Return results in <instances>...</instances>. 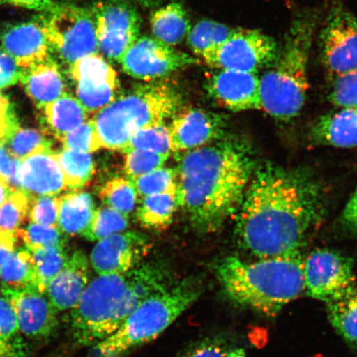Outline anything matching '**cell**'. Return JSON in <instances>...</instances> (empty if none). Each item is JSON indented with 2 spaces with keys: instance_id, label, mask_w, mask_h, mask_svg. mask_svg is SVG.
Listing matches in <instances>:
<instances>
[{
  "instance_id": "ba28073f",
  "label": "cell",
  "mask_w": 357,
  "mask_h": 357,
  "mask_svg": "<svg viewBox=\"0 0 357 357\" xmlns=\"http://www.w3.org/2000/svg\"><path fill=\"white\" fill-rule=\"evenodd\" d=\"M39 17L51 48L70 66L82 58L97 53L96 17L87 8L57 6Z\"/></svg>"
},
{
  "instance_id": "c3c4849f",
  "label": "cell",
  "mask_w": 357,
  "mask_h": 357,
  "mask_svg": "<svg viewBox=\"0 0 357 357\" xmlns=\"http://www.w3.org/2000/svg\"><path fill=\"white\" fill-rule=\"evenodd\" d=\"M0 4H10L43 13L50 12L57 6L52 0H0Z\"/></svg>"
},
{
  "instance_id": "bcb514c9",
  "label": "cell",
  "mask_w": 357,
  "mask_h": 357,
  "mask_svg": "<svg viewBox=\"0 0 357 357\" xmlns=\"http://www.w3.org/2000/svg\"><path fill=\"white\" fill-rule=\"evenodd\" d=\"M19 323L11 303L6 297L0 296V339L10 341L19 337Z\"/></svg>"
},
{
  "instance_id": "7a4b0ae2",
  "label": "cell",
  "mask_w": 357,
  "mask_h": 357,
  "mask_svg": "<svg viewBox=\"0 0 357 357\" xmlns=\"http://www.w3.org/2000/svg\"><path fill=\"white\" fill-rule=\"evenodd\" d=\"M253 167L247 146L234 139L185 153L177 169L178 200L198 233H213L238 211Z\"/></svg>"
},
{
  "instance_id": "ab89813d",
  "label": "cell",
  "mask_w": 357,
  "mask_h": 357,
  "mask_svg": "<svg viewBox=\"0 0 357 357\" xmlns=\"http://www.w3.org/2000/svg\"><path fill=\"white\" fill-rule=\"evenodd\" d=\"M178 357H245V351L225 338L212 337L195 343Z\"/></svg>"
},
{
  "instance_id": "9a60e30c",
  "label": "cell",
  "mask_w": 357,
  "mask_h": 357,
  "mask_svg": "<svg viewBox=\"0 0 357 357\" xmlns=\"http://www.w3.org/2000/svg\"><path fill=\"white\" fill-rule=\"evenodd\" d=\"M150 245L145 236L123 231L99 241L92 250L91 263L99 275L125 274L142 264Z\"/></svg>"
},
{
  "instance_id": "cb8c5ba5",
  "label": "cell",
  "mask_w": 357,
  "mask_h": 357,
  "mask_svg": "<svg viewBox=\"0 0 357 357\" xmlns=\"http://www.w3.org/2000/svg\"><path fill=\"white\" fill-rule=\"evenodd\" d=\"M43 110L49 130L60 141L89 119V114L77 98L67 93Z\"/></svg>"
},
{
  "instance_id": "9f6ffc18",
  "label": "cell",
  "mask_w": 357,
  "mask_h": 357,
  "mask_svg": "<svg viewBox=\"0 0 357 357\" xmlns=\"http://www.w3.org/2000/svg\"><path fill=\"white\" fill-rule=\"evenodd\" d=\"M139 1L144 3H151V2L154 1V0H139Z\"/></svg>"
},
{
  "instance_id": "6da1fadb",
  "label": "cell",
  "mask_w": 357,
  "mask_h": 357,
  "mask_svg": "<svg viewBox=\"0 0 357 357\" xmlns=\"http://www.w3.org/2000/svg\"><path fill=\"white\" fill-rule=\"evenodd\" d=\"M238 211L236 233L245 250L261 259L298 256L322 217L323 194L305 172L266 165Z\"/></svg>"
},
{
  "instance_id": "2e32d148",
  "label": "cell",
  "mask_w": 357,
  "mask_h": 357,
  "mask_svg": "<svg viewBox=\"0 0 357 357\" xmlns=\"http://www.w3.org/2000/svg\"><path fill=\"white\" fill-rule=\"evenodd\" d=\"M0 291L15 310L20 333L33 339L47 338L54 333L58 325V311L46 294L4 285Z\"/></svg>"
},
{
  "instance_id": "4316f807",
  "label": "cell",
  "mask_w": 357,
  "mask_h": 357,
  "mask_svg": "<svg viewBox=\"0 0 357 357\" xmlns=\"http://www.w3.org/2000/svg\"><path fill=\"white\" fill-rule=\"evenodd\" d=\"M2 285L16 289H35L46 294L38 275L32 253L29 249L13 252L0 266Z\"/></svg>"
},
{
  "instance_id": "8992f818",
  "label": "cell",
  "mask_w": 357,
  "mask_h": 357,
  "mask_svg": "<svg viewBox=\"0 0 357 357\" xmlns=\"http://www.w3.org/2000/svg\"><path fill=\"white\" fill-rule=\"evenodd\" d=\"M181 102V93L166 82H150L132 88L91 119L101 147L122 153L134 132L173 118Z\"/></svg>"
},
{
  "instance_id": "74e56055",
  "label": "cell",
  "mask_w": 357,
  "mask_h": 357,
  "mask_svg": "<svg viewBox=\"0 0 357 357\" xmlns=\"http://www.w3.org/2000/svg\"><path fill=\"white\" fill-rule=\"evenodd\" d=\"M177 169L160 168L133 181L137 195L142 199L147 196L165 193L177 187Z\"/></svg>"
},
{
  "instance_id": "603a6c76",
  "label": "cell",
  "mask_w": 357,
  "mask_h": 357,
  "mask_svg": "<svg viewBox=\"0 0 357 357\" xmlns=\"http://www.w3.org/2000/svg\"><path fill=\"white\" fill-rule=\"evenodd\" d=\"M312 139L336 147L357 146V109L342 108L321 118L312 130Z\"/></svg>"
},
{
  "instance_id": "f546056e",
  "label": "cell",
  "mask_w": 357,
  "mask_h": 357,
  "mask_svg": "<svg viewBox=\"0 0 357 357\" xmlns=\"http://www.w3.org/2000/svg\"><path fill=\"white\" fill-rule=\"evenodd\" d=\"M178 207L180 200L177 185L176 189L142 199L137 209V220L147 229H165L172 222Z\"/></svg>"
},
{
  "instance_id": "f35d334b",
  "label": "cell",
  "mask_w": 357,
  "mask_h": 357,
  "mask_svg": "<svg viewBox=\"0 0 357 357\" xmlns=\"http://www.w3.org/2000/svg\"><path fill=\"white\" fill-rule=\"evenodd\" d=\"M124 173L131 181L138 177L162 168L169 155L133 150L125 153Z\"/></svg>"
},
{
  "instance_id": "681fc988",
  "label": "cell",
  "mask_w": 357,
  "mask_h": 357,
  "mask_svg": "<svg viewBox=\"0 0 357 357\" xmlns=\"http://www.w3.org/2000/svg\"><path fill=\"white\" fill-rule=\"evenodd\" d=\"M26 346L19 336L10 341L0 339V357H25Z\"/></svg>"
},
{
  "instance_id": "d6a6232c",
  "label": "cell",
  "mask_w": 357,
  "mask_h": 357,
  "mask_svg": "<svg viewBox=\"0 0 357 357\" xmlns=\"http://www.w3.org/2000/svg\"><path fill=\"white\" fill-rule=\"evenodd\" d=\"M2 142L10 153L24 160L29 156L51 150L52 142L35 129L21 128L19 125L7 134Z\"/></svg>"
},
{
  "instance_id": "7bdbcfd3",
  "label": "cell",
  "mask_w": 357,
  "mask_h": 357,
  "mask_svg": "<svg viewBox=\"0 0 357 357\" xmlns=\"http://www.w3.org/2000/svg\"><path fill=\"white\" fill-rule=\"evenodd\" d=\"M61 142L64 149L78 153H91L101 149L100 137L91 119L67 134Z\"/></svg>"
},
{
  "instance_id": "7c38bea8",
  "label": "cell",
  "mask_w": 357,
  "mask_h": 357,
  "mask_svg": "<svg viewBox=\"0 0 357 357\" xmlns=\"http://www.w3.org/2000/svg\"><path fill=\"white\" fill-rule=\"evenodd\" d=\"M320 43L323 63L332 79L357 70V19L344 7L330 11Z\"/></svg>"
},
{
  "instance_id": "52a82bcc",
  "label": "cell",
  "mask_w": 357,
  "mask_h": 357,
  "mask_svg": "<svg viewBox=\"0 0 357 357\" xmlns=\"http://www.w3.org/2000/svg\"><path fill=\"white\" fill-rule=\"evenodd\" d=\"M202 292V284L198 281H176L147 298L117 331L91 347L86 357H123L136 347L153 341L197 301Z\"/></svg>"
},
{
  "instance_id": "f907efd6",
  "label": "cell",
  "mask_w": 357,
  "mask_h": 357,
  "mask_svg": "<svg viewBox=\"0 0 357 357\" xmlns=\"http://www.w3.org/2000/svg\"><path fill=\"white\" fill-rule=\"evenodd\" d=\"M343 220L351 231L357 234V188L347 204L344 213H343Z\"/></svg>"
},
{
  "instance_id": "ee69618b",
  "label": "cell",
  "mask_w": 357,
  "mask_h": 357,
  "mask_svg": "<svg viewBox=\"0 0 357 357\" xmlns=\"http://www.w3.org/2000/svg\"><path fill=\"white\" fill-rule=\"evenodd\" d=\"M333 79L329 100L340 108L357 109V70Z\"/></svg>"
},
{
  "instance_id": "1f68e13d",
  "label": "cell",
  "mask_w": 357,
  "mask_h": 357,
  "mask_svg": "<svg viewBox=\"0 0 357 357\" xmlns=\"http://www.w3.org/2000/svg\"><path fill=\"white\" fill-rule=\"evenodd\" d=\"M56 158L68 188L78 190L91 180L95 163L91 153L64 149L56 153Z\"/></svg>"
},
{
  "instance_id": "7dc6e473",
  "label": "cell",
  "mask_w": 357,
  "mask_h": 357,
  "mask_svg": "<svg viewBox=\"0 0 357 357\" xmlns=\"http://www.w3.org/2000/svg\"><path fill=\"white\" fill-rule=\"evenodd\" d=\"M22 69L0 45V89L13 86L20 82Z\"/></svg>"
},
{
  "instance_id": "83f0119b",
  "label": "cell",
  "mask_w": 357,
  "mask_h": 357,
  "mask_svg": "<svg viewBox=\"0 0 357 357\" xmlns=\"http://www.w3.org/2000/svg\"><path fill=\"white\" fill-rule=\"evenodd\" d=\"M236 29L213 20L199 21L191 29L188 43L194 53L211 66L218 51Z\"/></svg>"
},
{
  "instance_id": "4fadbf2b",
  "label": "cell",
  "mask_w": 357,
  "mask_h": 357,
  "mask_svg": "<svg viewBox=\"0 0 357 357\" xmlns=\"http://www.w3.org/2000/svg\"><path fill=\"white\" fill-rule=\"evenodd\" d=\"M303 281L310 297L327 303L356 284L354 261L331 250H316L303 261Z\"/></svg>"
},
{
  "instance_id": "277c9868",
  "label": "cell",
  "mask_w": 357,
  "mask_h": 357,
  "mask_svg": "<svg viewBox=\"0 0 357 357\" xmlns=\"http://www.w3.org/2000/svg\"><path fill=\"white\" fill-rule=\"evenodd\" d=\"M226 297L241 307L274 317L305 290L301 255L247 262L230 256L215 266Z\"/></svg>"
},
{
  "instance_id": "3957f363",
  "label": "cell",
  "mask_w": 357,
  "mask_h": 357,
  "mask_svg": "<svg viewBox=\"0 0 357 357\" xmlns=\"http://www.w3.org/2000/svg\"><path fill=\"white\" fill-rule=\"evenodd\" d=\"M175 282L156 263H142L120 275H99L87 285L70 312V332L82 347H93L117 331L147 298Z\"/></svg>"
},
{
  "instance_id": "11a10c76",
  "label": "cell",
  "mask_w": 357,
  "mask_h": 357,
  "mask_svg": "<svg viewBox=\"0 0 357 357\" xmlns=\"http://www.w3.org/2000/svg\"><path fill=\"white\" fill-rule=\"evenodd\" d=\"M17 123L10 125H1V126H0V141H1L13 128L17 126Z\"/></svg>"
},
{
  "instance_id": "7402d4cb",
  "label": "cell",
  "mask_w": 357,
  "mask_h": 357,
  "mask_svg": "<svg viewBox=\"0 0 357 357\" xmlns=\"http://www.w3.org/2000/svg\"><path fill=\"white\" fill-rule=\"evenodd\" d=\"M20 82L26 95L40 109L66 93L63 77L51 57L22 70Z\"/></svg>"
},
{
  "instance_id": "816d5d0a",
  "label": "cell",
  "mask_w": 357,
  "mask_h": 357,
  "mask_svg": "<svg viewBox=\"0 0 357 357\" xmlns=\"http://www.w3.org/2000/svg\"><path fill=\"white\" fill-rule=\"evenodd\" d=\"M16 123L17 119L13 106L7 98L0 93V126Z\"/></svg>"
},
{
  "instance_id": "f5cc1de1",
  "label": "cell",
  "mask_w": 357,
  "mask_h": 357,
  "mask_svg": "<svg viewBox=\"0 0 357 357\" xmlns=\"http://www.w3.org/2000/svg\"><path fill=\"white\" fill-rule=\"evenodd\" d=\"M16 190L7 185L6 183L0 181V205L6 202Z\"/></svg>"
},
{
  "instance_id": "60d3db41",
  "label": "cell",
  "mask_w": 357,
  "mask_h": 357,
  "mask_svg": "<svg viewBox=\"0 0 357 357\" xmlns=\"http://www.w3.org/2000/svg\"><path fill=\"white\" fill-rule=\"evenodd\" d=\"M61 199L54 195L31 196L29 218L37 225L58 227Z\"/></svg>"
},
{
  "instance_id": "db71d44e",
  "label": "cell",
  "mask_w": 357,
  "mask_h": 357,
  "mask_svg": "<svg viewBox=\"0 0 357 357\" xmlns=\"http://www.w3.org/2000/svg\"><path fill=\"white\" fill-rule=\"evenodd\" d=\"M15 250H13L10 248L7 247L0 243V266H1L8 257L11 256V254L15 252Z\"/></svg>"
},
{
  "instance_id": "6f0895ef",
  "label": "cell",
  "mask_w": 357,
  "mask_h": 357,
  "mask_svg": "<svg viewBox=\"0 0 357 357\" xmlns=\"http://www.w3.org/2000/svg\"><path fill=\"white\" fill-rule=\"evenodd\" d=\"M45 357H48V356H45ZM52 357H53V356H52ZM56 357H60V356H56Z\"/></svg>"
},
{
  "instance_id": "ac0fdd59",
  "label": "cell",
  "mask_w": 357,
  "mask_h": 357,
  "mask_svg": "<svg viewBox=\"0 0 357 357\" xmlns=\"http://www.w3.org/2000/svg\"><path fill=\"white\" fill-rule=\"evenodd\" d=\"M260 77L257 74L218 70L207 83V91L218 105L234 112L260 109Z\"/></svg>"
},
{
  "instance_id": "8d00e7d4",
  "label": "cell",
  "mask_w": 357,
  "mask_h": 357,
  "mask_svg": "<svg viewBox=\"0 0 357 357\" xmlns=\"http://www.w3.org/2000/svg\"><path fill=\"white\" fill-rule=\"evenodd\" d=\"M30 251V250H29ZM34 259L40 282L45 292L51 280L55 278L69 258L65 250V245H49L34 250H31Z\"/></svg>"
},
{
  "instance_id": "9c48e42d",
  "label": "cell",
  "mask_w": 357,
  "mask_h": 357,
  "mask_svg": "<svg viewBox=\"0 0 357 357\" xmlns=\"http://www.w3.org/2000/svg\"><path fill=\"white\" fill-rule=\"evenodd\" d=\"M95 17L99 50L119 63L140 38L139 13L127 0H106L96 6Z\"/></svg>"
},
{
  "instance_id": "8fae6325",
  "label": "cell",
  "mask_w": 357,
  "mask_h": 357,
  "mask_svg": "<svg viewBox=\"0 0 357 357\" xmlns=\"http://www.w3.org/2000/svg\"><path fill=\"white\" fill-rule=\"evenodd\" d=\"M119 63L131 77L151 82L193 66L197 60L154 37L144 36L125 53Z\"/></svg>"
},
{
  "instance_id": "f1b7e54d",
  "label": "cell",
  "mask_w": 357,
  "mask_h": 357,
  "mask_svg": "<svg viewBox=\"0 0 357 357\" xmlns=\"http://www.w3.org/2000/svg\"><path fill=\"white\" fill-rule=\"evenodd\" d=\"M330 323L351 345L357 346V285L326 303Z\"/></svg>"
},
{
  "instance_id": "4dcf8cb0",
  "label": "cell",
  "mask_w": 357,
  "mask_h": 357,
  "mask_svg": "<svg viewBox=\"0 0 357 357\" xmlns=\"http://www.w3.org/2000/svg\"><path fill=\"white\" fill-rule=\"evenodd\" d=\"M31 196L17 190L0 205V243L15 250L20 226L29 216Z\"/></svg>"
},
{
  "instance_id": "e0dca14e",
  "label": "cell",
  "mask_w": 357,
  "mask_h": 357,
  "mask_svg": "<svg viewBox=\"0 0 357 357\" xmlns=\"http://www.w3.org/2000/svg\"><path fill=\"white\" fill-rule=\"evenodd\" d=\"M225 128L220 116L211 112L198 109L178 111L169 127L172 151L187 153L220 140L225 135Z\"/></svg>"
},
{
  "instance_id": "836d02e7",
  "label": "cell",
  "mask_w": 357,
  "mask_h": 357,
  "mask_svg": "<svg viewBox=\"0 0 357 357\" xmlns=\"http://www.w3.org/2000/svg\"><path fill=\"white\" fill-rule=\"evenodd\" d=\"M100 197L107 207L128 216L136 207L138 195L129 178L115 177L101 187Z\"/></svg>"
},
{
  "instance_id": "5bb4252c",
  "label": "cell",
  "mask_w": 357,
  "mask_h": 357,
  "mask_svg": "<svg viewBox=\"0 0 357 357\" xmlns=\"http://www.w3.org/2000/svg\"><path fill=\"white\" fill-rule=\"evenodd\" d=\"M77 82V100L89 114H96L118 98L117 71L99 53L82 58L70 66Z\"/></svg>"
},
{
  "instance_id": "484cf974",
  "label": "cell",
  "mask_w": 357,
  "mask_h": 357,
  "mask_svg": "<svg viewBox=\"0 0 357 357\" xmlns=\"http://www.w3.org/2000/svg\"><path fill=\"white\" fill-rule=\"evenodd\" d=\"M59 227L66 235L84 233L95 213V203L86 192L75 191L60 197Z\"/></svg>"
},
{
  "instance_id": "d590c367",
  "label": "cell",
  "mask_w": 357,
  "mask_h": 357,
  "mask_svg": "<svg viewBox=\"0 0 357 357\" xmlns=\"http://www.w3.org/2000/svg\"><path fill=\"white\" fill-rule=\"evenodd\" d=\"M128 216L109 207L96 209L92 220L83 234L84 238L96 242L123 233L128 227Z\"/></svg>"
},
{
  "instance_id": "44dd1931",
  "label": "cell",
  "mask_w": 357,
  "mask_h": 357,
  "mask_svg": "<svg viewBox=\"0 0 357 357\" xmlns=\"http://www.w3.org/2000/svg\"><path fill=\"white\" fill-rule=\"evenodd\" d=\"M89 284V261L82 251L75 252L47 285L46 294L57 311L77 306Z\"/></svg>"
},
{
  "instance_id": "ffe728a7",
  "label": "cell",
  "mask_w": 357,
  "mask_h": 357,
  "mask_svg": "<svg viewBox=\"0 0 357 357\" xmlns=\"http://www.w3.org/2000/svg\"><path fill=\"white\" fill-rule=\"evenodd\" d=\"M1 46L22 70L50 58V44L38 22L11 26L1 35Z\"/></svg>"
},
{
  "instance_id": "5b68a950",
  "label": "cell",
  "mask_w": 357,
  "mask_h": 357,
  "mask_svg": "<svg viewBox=\"0 0 357 357\" xmlns=\"http://www.w3.org/2000/svg\"><path fill=\"white\" fill-rule=\"evenodd\" d=\"M317 17L298 15L284 36L278 60L260 77V109L271 117L289 120L301 113L306 100L309 80L307 65Z\"/></svg>"
},
{
  "instance_id": "f6af8a7d",
  "label": "cell",
  "mask_w": 357,
  "mask_h": 357,
  "mask_svg": "<svg viewBox=\"0 0 357 357\" xmlns=\"http://www.w3.org/2000/svg\"><path fill=\"white\" fill-rule=\"evenodd\" d=\"M22 160L13 158L0 141V181L15 190H20L19 173Z\"/></svg>"
},
{
  "instance_id": "e575fe53",
  "label": "cell",
  "mask_w": 357,
  "mask_h": 357,
  "mask_svg": "<svg viewBox=\"0 0 357 357\" xmlns=\"http://www.w3.org/2000/svg\"><path fill=\"white\" fill-rule=\"evenodd\" d=\"M133 150L169 155L172 151L169 127L164 123L151 125L134 132L122 153Z\"/></svg>"
},
{
  "instance_id": "d6986e66",
  "label": "cell",
  "mask_w": 357,
  "mask_h": 357,
  "mask_svg": "<svg viewBox=\"0 0 357 357\" xmlns=\"http://www.w3.org/2000/svg\"><path fill=\"white\" fill-rule=\"evenodd\" d=\"M19 182L20 190L30 196L55 195L68 189L56 153L52 150L22 160Z\"/></svg>"
},
{
  "instance_id": "30bf717a",
  "label": "cell",
  "mask_w": 357,
  "mask_h": 357,
  "mask_svg": "<svg viewBox=\"0 0 357 357\" xmlns=\"http://www.w3.org/2000/svg\"><path fill=\"white\" fill-rule=\"evenodd\" d=\"M280 47L275 40L258 30L236 29L218 51L211 67L257 74L273 65Z\"/></svg>"
},
{
  "instance_id": "b9f144b4",
  "label": "cell",
  "mask_w": 357,
  "mask_h": 357,
  "mask_svg": "<svg viewBox=\"0 0 357 357\" xmlns=\"http://www.w3.org/2000/svg\"><path fill=\"white\" fill-rule=\"evenodd\" d=\"M19 238L24 241L26 249L34 250L49 245H59L66 244L64 234L58 229L37 225L32 222L24 229H20Z\"/></svg>"
},
{
  "instance_id": "d4e9b609",
  "label": "cell",
  "mask_w": 357,
  "mask_h": 357,
  "mask_svg": "<svg viewBox=\"0 0 357 357\" xmlns=\"http://www.w3.org/2000/svg\"><path fill=\"white\" fill-rule=\"evenodd\" d=\"M150 25L154 38L169 46L181 43L188 38L191 30L188 15L177 3H169L153 12Z\"/></svg>"
}]
</instances>
